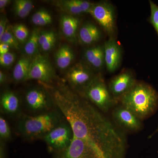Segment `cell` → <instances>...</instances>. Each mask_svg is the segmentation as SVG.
Here are the masks:
<instances>
[{"mask_svg": "<svg viewBox=\"0 0 158 158\" xmlns=\"http://www.w3.org/2000/svg\"><path fill=\"white\" fill-rule=\"evenodd\" d=\"M51 94L57 108L70 124L73 141L98 158H124L127 140L124 132L93 105L62 85Z\"/></svg>", "mask_w": 158, "mask_h": 158, "instance_id": "1", "label": "cell"}, {"mask_svg": "<svg viewBox=\"0 0 158 158\" xmlns=\"http://www.w3.org/2000/svg\"><path fill=\"white\" fill-rule=\"evenodd\" d=\"M65 119L57 108L33 115H25L18 121L16 131L20 136L28 141L42 139Z\"/></svg>", "mask_w": 158, "mask_h": 158, "instance_id": "2", "label": "cell"}, {"mask_svg": "<svg viewBox=\"0 0 158 158\" xmlns=\"http://www.w3.org/2000/svg\"><path fill=\"white\" fill-rule=\"evenodd\" d=\"M119 101L143 121L152 116L158 110V92L151 85L137 82Z\"/></svg>", "mask_w": 158, "mask_h": 158, "instance_id": "3", "label": "cell"}, {"mask_svg": "<svg viewBox=\"0 0 158 158\" xmlns=\"http://www.w3.org/2000/svg\"><path fill=\"white\" fill-rule=\"evenodd\" d=\"M81 97L100 111L105 113L109 112L117 103L111 95L100 74H97Z\"/></svg>", "mask_w": 158, "mask_h": 158, "instance_id": "4", "label": "cell"}, {"mask_svg": "<svg viewBox=\"0 0 158 158\" xmlns=\"http://www.w3.org/2000/svg\"><path fill=\"white\" fill-rule=\"evenodd\" d=\"M97 75L89 65L79 62L67 71L65 75V82L74 91L82 96Z\"/></svg>", "mask_w": 158, "mask_h": 158, "instance_id": "5", "label": "cell"}, {"mask_svg": "<svg viewBox=\"0 0 158 158\" xmlns=\"http://www.w3.org/2000/svg\"><path fill=\"white\" fill-rule=\"evenodd\" d=\"M43 87H33L26 91L24 101L26 107L32 113H43L57 108L48 90Z\"/></svg>", "mask_w": 158, "mask_h": 158, "instance_id": "6", "label": "cell"}, {"mask_svg": "<svg viewBox=\"0 0 158 158\" xmlns=\"http://www.w3.org/2000/svg\"><path fill=\"white\" fill-rule=\"evenodd\" d=\"M73 137L72 128L65 119L42 139L45 142L48 150L56 154L66 149L70 145Z\"/></svg>", "mask_w": 158, "mask_h": 158, "instance_id": "7", "label": "cell"}, {"mask_svg": "<svg viewBox=\"0 0 158 158\" xmlns=\"http://www.w3.org/2000/svg\"><path fill=\"white\" fill-rule=\"evenodd\" d=\"M90 14L110 37H113L116 31V13L113 5L107 1L94 3Z\"/></svg>", "mask_w": 158, "mask_h": 158, "instance_id": "8", "label": "cell"}, {"mask_svg": "<svg viewBox=\"0 0 158 158\" xmlns=\"http://www.w3.org/2000/svg\"><path fill=\"white\" fill-rule=\"evenodd\" d=\"M56 77L53 67L47 57L38 54L33 57L27 80H37L40 83L50 84Z\"/></svg>", "mask_w": 158, "mask_h": 158, "instance_id": "9", "label": "cell"}, {"mask_svg": "<svg viewBox=\"0 0 158 158\" xmlns=\"http://www.w3.org/2000/svg\"><path fill=\"white\" fill-rule=\"evenodd\" d=\"M112 116L115 124L123 131L136 133L142 128V120L122 105L113 108Z\"/></svg>", "mask_w": 158, "mask_h": 158, "instance_id": "10", "label": "cell"}, {"mask_svg": "<svg viewBox=\"0 0 158 158\" xmlns=\"http://www.w3.org/2000/svg\"><path fill=\"white\" fill-rule=\"evenodd\" d=\"M131 73L125 71L111 79L109 83V90L116 102L134 87L137 83Z\"/></svg>", "mask_w": 158, "mask_h": 158, "instance_id": "11", "label": "cell"}, {"mask_svg": "<svg viewBox=\"0 0 158 158\" xmlns=\"http://www.w3.org/2000/svg\"><path fill=\"white\" fill-rule=\"evenodd\" d=\"M105 65L109 72L116 71L121 63L122 50L121 47L113 37H110L105 42Z\"/></svg>", "mask_w": 158, "mask_h": 158, "instance_id": "12", "label": "cell"}, {"mask_svg": "<svg viewBox=\"0 0 158 158\" xmlns=\"http://www.w3.org/2000/svg\"><path fill=\"white\" fill-rule=\"evenodd\" d=\"M54 5L65 14L76 16L90 14L94 3L84 0H60L54 1Z\"/></svg>", "mask_w": 158, "mask_h": 158, "instance_id": "13", "label": "cell"}, {"mask_svg": "<svg viewBox=\"0 0 158 158\" xmlns=\"http://www.w3.org/2000/svg\"><path fill=\"white\" fill-rule=\"evenodd\" d=\"M21 102L18 94L12 90H6L1 94L0 110L3 114L16 116L21 112Z\"/></svg>", "mask_w": 158, "mask_h": 158, "instance_id": "14", "label": "cell"}, {"mask_svg": "<svg viewBox=\"0 0 158 158\" xmlns=\"http://www.w3.org/2000/svg\"><path fill=\"white\" fill-rule=\"evenodd\" d=\"M80 23V20L76 16L66 14L61 15L60 29L62 35L68 41L75 42L77 40Z\"/></svg>", "mask_w": 158, "mask_h": 158, "instance_id": "15", "label": "cell"}, {"mask_svg": "<svg viewBox=\"0 0 158 158\" xmlns=\"http://www.w3.org/2000/svg\"><path fill=\"white\" fill-rule=\"evenodd\" d=\"M87 64L97 71H100L105 65L103 46L96 45L86 49L84 52Z\"/></svg>", "mask_w": 158, "mask_h": 158, "instance_id": "16", "label": "cell"}, {"mask_svg": "<svg viewBox=\"0 0 158 158\" xmlns=\"http://www.w3.org/2000/svg\"><path fill=\"white\" fill-rule=\"evenodd\" d=\"M102 36L101 31L95 24L86 22L79 29L78 39L82 44L89 45L97 42Z\"/></svg>", "mask_w": 158, "mask_h": 158, "instance_id": "17", "label": "cell"}, {"mask_svg": "<svg viewBox=\"0 0 158 158\" xmlns=\"http://www.w3.org/2000/svg\"><path fill=\"white\" fill-rule=\"evenodd\" d=\"M32 59L24 55L20 58L12 71V78L15 81L21 82L27 81Z\"/></svg>", "mask_w": 158, "mask_h": 158, "instance_id": "18", "label": "cell"}, {"mask_svg": "<svg viewBox=\"0 0 158 158\" xmlns=\"http://www.w3.org/2000/svg\"><path fill=\"white\" fill-rule=\"evenodd\" d=\"M74 58L73 50L67 44H63L60 47L55 54L56 64L62 70H65L69 67Z\"/></svg>", "mask_w": 158, "mask_h": 158, "instance_id": "19", "label": "cell"}, {"mask_svg": "<svg viewBox=\"0 0 158 158\" xmlns=\"http://www.w3.org/2000/svg\"><path fill=\"white\" fill-rule=\"evenodd\" d=\"M40 32V30L38 28L34 29L31 32L24 47V52L26 56L34 57L38 54L39 48L38 40Z\"/></svg>", "mask_w": 158, "mask_h": 158, "instance_id": "20", "label": "cell"}, {"mask_svg": "<svg viewBox=\"0 0 158 158\" xmlns=\"http://www.w3.org/2000/svg\"><path fill=\"white\" fill-rule=\"evenodd\" d=\"M56 40V35L53 31H40L38 40L39 48L43 52H49L53 48Z\"/></svg>", "mask_w": 158, "mask_h": 158, "instance_id": "21", "label": "cell"}, {"mask_svg": "<svg viewBox=\"0 0 158 158\" xmlns=\"http://www.w3.org/2000/svg\"><path fill=\"white\" fill-rule=\"evenodd\" d=\"M31 21L37 26H45L52 22V17L49 12L45 9H40L32 15Z\"/></svg>", "mask_w": 158, "mask_h": 158, "instance_id": "22", "label": "cell"}, {"mask_svg": "<svg viewBox=\"0 0 158 158\" xmlns=\"http://www.w3.org/2000/svg\"><path fill=\"white\" fill-rule=\"evenodd\" d=\"M0 43L7 44L11 48L16 50H19L20 46V43L12 33L11 25H8L6 31L1 37H0Z\"/></svg>", "mask_w": 158, "mask_h": 158, "instance_id": "23", "label": "cell"}, {"mask_svg": "<svg viewBox=\"0 0 158 158\" xmlns=\"http://www.w3.org/2000/svg\"><path fill=\"white\" fill-rule=\"evenodd\" d=\"M11 29L20 43L26 42L30 36L29 30L24 24H17L11 26Z\"/></svg>", "mask_w": 158, "mask_h": 158, "instance_id": "24", "label": "cell"}, {"mask_svg": "<svg viewBox=\"0 0 158 158\" xmlns=\"http://www.w3.org/2000/svg\"><path fill=\"white\" fill-rule=\"evenodd\" d=\"M12 134L11 128L6 118L1 115L0 116V141L6 142L11 140Z\"/></svg>", "mask_w": 158, "mask_h": 158, "instance_id": "25", "label": "cell"}, {"mask_svg": "<svg viewBox=\"0 0 158 158\" xmlns=\"http://www.w3.org/2000/svg\"><path fill=\"white\" fill-rule=\"evenodd\" d=\"M151 15L149 22L156 31L158 37V6L151 0L149 1Z\"/></svg>", "mask_w": 158, "mask_h": 158, "instance_id": "26", "label": "cell"}, {"mask_svg": "<svg viewBox=\"0 0 158 158\" xmlns=\"http://www.w3.org/2000/svg\"><path fill=\"white\" fill-rule=\"evenodd\" d=\"M15 58V54L10 52L0 55V65L4 68H9L13 65Z\"/></svg>", "mask_w": 158, "mask_h": 158, "instance_id": "27", "label": "cell"}, {"mask_svg": "<svg viewBox=\"0 0 158 158\" xmlns=\"http://www.w3.org/2000/svg\"><path fill=\"white\" fill-rule=\"evenodd\" d=\"M14 11L15 13L18 17L23 19L27 17L30 12L21 6L18 2L17 0L15 1L14 3Z\"/></svg>", "mask_w": 158, "mask_h": 158, "instance_id": "28", "label": "cell"}, {"mask_svg": "<svg viewBox=\"0 0 158 158\" xmlns=\"http://www.w3.org/2000/svg\"><path fill=\"white\" fill-rule=\"evenodd\" d=\"M8 20L6 16L2 15L0 19V37L2 36L7 28Z\"/></svg>", "mask_w": 158, "mask_h": 158, "instance_id": "29", "label": "cell"}, {"mask_svg": "<svg viewBox=\"0 0 158 158\" xmlns=\"http://www.w3.org/2000/svg\"><path fill=\"white\" fill-rule=\"evenodd\" d=\"M6 142L0 141V158H7Z\"/></svg>", "mask_w": 158, "mask_h": 158, "instance_id": "30", "label": "cell"}, {"mask_svg": "<svg viewBox=\"0 0 158 158\" xmlns=\"http://www.w3.org/2000/svg\"><path fill=\"white\" fill-rule=\"evenodd\" d=\"M11 47L7 44L0 43V55L9 52Z\"/></svg>", "mask_w": 158, "mask_h": 158, "instance_id": "31", "label": "cell"}, {"mask_svg": "<svg viewBox=\"0 0 158 158\" xmlns=\"http://www.w3.org/2000/svg\"><path fill=\"white\" fill-rule=\"evenodd\" d=\"M8 81L7 75L2 71H0V85H3L6 84Z\"/></svg>", "mask_w": 158, "mask_h": 158, "instance_id": "32", "label": "cell"}, {"mask_svg": "<svg viewBox=\"0 0 158 158\" xmlns=\"http://www.w3.org/2000/svg\"><path fill=\"white\" fill-rule=\"evenodd\" d=\"M11 1L9 0H1L0 1V9L1 11L3 10L5 8L9 5Z\"/></svg>", "mask_w": 158, "mask_h": 158, "instance_id": "33", "label": "cell"}, {"mask_svg": "<svg viewBox=\"0 0 158 158\" xmlns=\"http://www.w3.org/2000/svg\"><path fill=\"white\" fill-rule=\"evenodd\" d=\"M158 126L156 130L153 133L152 135H151V136H150V137H152V136H153V135H154L155 134H156V133H158Z\"/></svg>", "mask_w": 158, "mask_h": 158, "instance_id": "34", "label": "cell"}]
</instances>
